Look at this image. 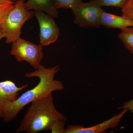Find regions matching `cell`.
Instances as JSON below:
<instances>
[{"label":"cell","mask_w":133,"mask_h":133,"mask_svg":"<svg viewBox=\"0 0 133 133\" xmlns=\"http://www.w3.org/2000/svg\"><path fill=\"white\" fill-rule=\"evenodd\" d=\"M59 69V65L47 68L41 65L38 69L25 74L27 78H38L39 83L35 87L26 91L8 105L3 118V122H8L14 120L19 112L33 101L46 97L53 92L63 90L64 85L62 81L55 78Z\"/></svg>","instance_id":"obj_1"},{"label":"cell","mask_w":133,"mask_h":133,"mask_svg":"<svg viewBox=\"0 0 133 133\" xmlns=\"http://www.w3.org/2000/svg\"><path fill=\"white\" fill-rule=\"evenodd\" d=\"M31 104L20 122L16 133H38L50 131L57 122L67 120L66 116L56 109L52 94Z\"/></svg>","instance_id":"obj_2"},{"label":"cell","mask_w":133,"mask_h":133,"mask_svg":"<svg viewBox=\"0 0 133 133\" xmlns=\"http://www.w3.org/2000/svg\"><path fill=\"white\" fill-rule=\"evenodd\" d=\"M24 3V0L17 1L0 26V30L5 35L6 43H11L21 37L22 27L34 15L33 11L26 9Z\"/></svg>","instance_id":"obj_3"},{"label":"cell","mask_w":133,"mask_h":133,"mask_svg":"<svg viewBox=\"0 0 133 133\" xmlns=\"http://www.w3.org/2000/svg\"><path fill=\"white\" fill-rule=\"evenodd\" d=\"M10 55L14 56L17 62H28L35 70L42 65L44 58L42 45H36L21 37L12 43Z\"/></svg>","instance_id":"obj_4"},{"label":"cell","mask_w":133,"mask_h":133,"mask_svg":"<svg viewBox=\"0 0 133 133\" xmlns=\"http://www.w3.org/2000/svg\"><path fill=\"white\" fill-rule=\"evenodd\" d=\"M75 17L74 23L81 28L100 27L101 15L104 10L93 2L79 3L72 9Z\"/></svg>","instance_id":"obj_5"},{"label":"cell","mask_w":133,"mask_h":133,"mask_svg":"<svg viewBox=\"0 0 133 133\" xmlns=\"http://www.w3.org/2000/svg\"><path fill=\"white\" fill-rule=\"evenodd\" d=\"M34 13L40 26V44L48 46L55 43L58 39L60 32L53 17L39 10H35Z\"/></svg>","instance_id":"obj_6"},{"label":"cell","mask_w":133,"mask_h":133,"mask_svg":"<svg viewBox=\"0 0 133 133\" xmlns=\"http://www.w3.org/2000/svg\"><path fill=\"white\" fill-rule=\"evenodd\" d=\"M109 119L91 127H84L78 125H69L64 133H103L108 129L116 128L125 115L129 111L126 108Z\"/></svg>","instance_id":"obj_7"},{"label":"cell","mask_w":133,"mask_h":133,"mask_svg":"<svg viewBox=\"0 0 133 133\" xmlns=\"http://www.w3.org/2000/svg\"><path fill=\"white\" fill-rule=\"evenodd\" d=\"M28 84L19 87L11 80L0 82V118H3L6 108L18 98L19 93L27 88Z\"/></svg>","instance_id":"obj_8"},{"label":"cell","mask_w":133,"mask_h":133,"mask_svg":"<svg viewBox=\"0 0 133 133\" xmlns=\"http://www.w3.org/2000/svg\"><path fill=\"white\" fill-rule=\"evenodd\" d=\"M101 26L107 28H117L122 29L133 27V22L126 17L112 14L103 11L100 21Z\"/></svg>","instance_id":"obj_9"},{"label":"cell","mask_w":133,"mask_h":133,"mask_svg":"<svg viewBox=\"0 0 133 133\" xmlns=\"http://www.w3.org/2000/svg\"><path fill=\"white\" fill-rule=\"evenodd\" d=\"M24 5L28 10L42 11L55 18L58 16L57 9L53 5L52 0H28Z\"/></svg>","instance_id":"obj_10"},{"label":"cell","mask_w":133,"mask_h":133,"mask_svg":"<svg viewBox=\"0 0 133 133\" xmlns=\"http://www.w3.org/2000/svg\"><path fill=\"white\" fill-rule=\"evenodd\" d=\"M118 37L125 48L133 55V27L121 29Z\"/></svg>","instance_id":"obj_11"},{"label":"cell","mask_w":133,"mask_h":133,"mask_svg":"<svg viewBox=\"0 0 133 133\" xmlns=\"http://www.w3.org/2000/svg\"><path fill=\"white\" fill-rule=\"evenodd\" d=\"M15 3L14 2L10 0H0V26L10 10L14 7Z\"/></svg>","instance_id":"obj_12"},{"label":"cell","mask_w":133,"mask_h":133,"mask_svg":"<svg viewBox=\"0 0 133 133\" xmlns=\"http://www.w3.org/2000/svg\"><path fill=\"white\" fill-rule=\"evenodd\" d=\"M129 0H91L100 6L115 7L122 9Z\"/></svg>","instance_id":"obj_13"},{"label":"cell","mask_w":133,"mask_h":133,"mask_svg":"<svg viewBox=\"0 0 133 133\" xmlns=\"http://www.w3.org/2000/svg\"><path fill=\"white\" fill-rule=\"evenodd\" d=\"M53 5L57 9H72L82 2L83 0H52Z\"/></svg>","instance_id":"obj_14"},{"label":"cell","mask_w":133,"mask_h":133,"mask_svg":"<svg viewBox=\"0 0 133 133\" xmlns=\"http://www.w3.org/2000/svg\"><path fill=\"white\" fill-rule=\"evenodd\" d=\"M122 15L126 17L133 22V0H129L122 9Z\"/></svg>","instance_id":"obj_15"},{"label":"cell","mask_w":133,"mask_h":133,"mask_svg":"<svg viewBox=\"0 0 133 133\" xmlns=\"http://www.w3.org/2000/svg\"><path fill=\"white\" fill-rule=\"evenodd\" d=\"M65 121H59L55 123L51 128L50 131L52 133H64Z\"/></svg>","instance_id":"obj_16"},{"label":"cell","mask_w":133,"mask_h":133,"mask_svg":"<svg viewBox=\"0 0 133 133\" xmlns=\"http://www.w3.org/2000/svg\"><path fill=\"white\" fill-rule=\"evenodd\" d=\"M127 109L129 111L133 112V99L123 103L122 106L119 107L118 109Z\"/></svg>","instance_id":"obj_17"},{"label":"cell","mask_w":133,"mask_h":133,"mask_svg":"<svg viewBox=\"0 0 133 133\" xmlns=\"http://www.w3.org/2000/svg\"><path fill=\"white\" fill-rule=\"evenodd\" d=\"M5 38V35L0 30V41L3 38Z\"/></svg>","instance_id":"obj_18"},{"label":"cell","mask_w":133,"mask_h":133,"mask_svg":"<svg viewBox=\"0 0 133 133\" xmlns=\"http://www.w3.org/2000/svg\"><path fill=\"white\" fill-rule=\"evenodd\" d=\"M10 1H16L17 0H10Z\"/></svg>","instance_id":"obj_19"}]
</instances>
